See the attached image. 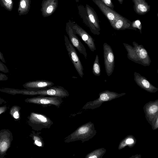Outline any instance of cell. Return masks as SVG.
I'll use <instances>...</instances> for the list:
<instances>
[{"instance_id": "cell-1", "label": "cell", "mask_w": 158, "mask_h": 158, "mask_svg": "<svg viewBox=\"0 0 158 158\" xmlns=\"http://www.w3.org/2000/svg\"><path fill=\"white\" fill-rule=\"evenodd\" d=\"M123 44L127 51V57L129 60L144 66L150 65L151 59L142 45H139L135 41L132 42L133 46L125 43Z\"/></svg>"}, {"instance_id": "cell-2", "label": "cell", "mask_w": 158, "mask_h": 158, "mask_svg": "<svg viewBox=\"0 0 158 158\" xmlns=\"http://www.w3.org/2000/svg\"><path fill=\"white\" fill-rule=\"evenodd\" d=\"M96 133L93 123L89 122L79 126L75 131L65 137L64 141L66 143L77 141H81L84 143L92 138Z\"/></svg>"}, {"instance_id": "cell-3", "label": "cell", "mask_w": 158, "mask_h": 158, "mask_svg": "<svg viewBox=\"0 0 158 158\" xmlns=\"http://www.w3.org/2000/svg\"><path fill=\"white\" fill-rule=\"evenodd\" d=\"M11 92L13 94H21L29 95L53 96L60 97L62 98H66L69 95L68 91L64 87L60 86H53L44 89L36 91L27 89H13Z\"/></svg>"}, {"instance_id": "cell-4", "label": "cell", "mask_w": 158, "mask_h": 158, "mask_svg": "<svg viewBox=\"0 0 158 158\" xmlns=\"http://www.w3.org/2000/svg\"><path fill=\"white\" fill-rule=\"evenodd\" d=\"M28 123L34 130L38 131L43 129H49L53 123L44 114L31 112L28 117Z\"/></svg>"}, {"instance_id": "cell-5", "label": "cell", "mask_w": 158, "mask_h": 158, "mask_svg": "<svg viewBox=\"0 0 158 158\" xmlns=\"http://www.w3.org/2000/svg\"><path fill=\"white\" fill-rule=\"evenodd\" d=\"M126 94L125 93L118 94L117 93L105 90L99 94V98L92 101L88 102L83 107V109H94L99 107L105 102L110 101Z\"/></svg>"}, {"instance_id": "cell-6", "label": "cell", "mask_w": 158, "mask_h": 158, "mask_svg": "<svg viewBox=\"0 0 158 158\" xmlns=\"http://www.w3.org/2000/svg\"><path fill=\"white\" fill-rule=\"evenodd\" d=\"M62 99L59 97L39 95L36 97L27 98L25 101L26 102L36 104L43 107L53 105L59 108L63 102Z\"/></svg>"}, {"instance_id": "cell-7", "label": "cell", "mask_w": 158, "mask_h": 158, "mask_svg": "<svg viewBox=\"0 0 158 158\" xmlns=\"http://www.w3.org/2000/svg\"><path fill=\"white\" fill-rule=\"evenodd\" d=\"M64 36L65 45L70 59L79 75L82 78L84 75L83 68L77 51L67 36Z\"/></svg>"}, {"instance_id": "cell-8", "label": "cell", "mask_w": 158, "mask_h": 158, "mask_svg": "<svg viewBox=\"0 0 158 158\" xmlns=\"http://www.w3.org/2000/svg\"><path fill=\"white\" fill-rule=\"evenodd\" d=\"M70 24L74 34L78 35L88 46L90 50L94 52L96 50L94 40L85 30L74 22L70 21Z\"/></svg>"}, {"instance_id": "cell-9", "label": "cell", "mask_w": 158, "mask_h": 158, "mask_svg": "<svg viewBox=\"0 0 158 158\" xmlns=\"http://www.w3.org/2000/svg\"><path fill=\"white\" fill-rule=\"evenodd\" d=\"M103 56L106 72L108 76L113 73L114 67V56L110 46L107 43L103 45Z\"/></svg>"}, {"instance_id": "cell-10", "label": "cell", "mask_w": 158, "mask_h": 158, "mask_svg": "<svg viewBox=\"0 0 158 158\" xmlns=\"http://www.w3.org/2000/svg\"><path fill=\"white\" fill-rule=\"evenodd\" d=\"M65 30L68 35L70 42L74 48H76L86 59L87 53L86 48L76 34L73 32L70 25V20L66 23Z\"/></svg>"}, {"instance_id": "cell-11", "label": "cell", "mask_w": 158, "mask_h": 158, "mask_svg": "<svg viewBox=\"0 0 158 158\" xmlns=\"http://www.w3.org/2000/svg\"><path fill=\"white\" fill-rule=\"evenodd\" d=\"M85 9L89 20L88 27L91 31L94 34H100V28L96 15L93 9L89 5H86Z\"/></svg>"}, {"instance_id": "cell-12", "label": "cell", "mask_w": 158, "mask_h": 158, "mask_svg": "<svg viewBox=\"0 0 158 158\" xmlns=\"http://www.w3.org/2000/svg\"><path fill=\"white\" fill-rule=\"evenodd\" d=\"M54 85L51 81L40 80L27 82L23 85V86L27 89L36 91L49 88Z\"/></svg>"}, {"instance_id": "cell-13", "label": "cell", "mask_w": 158, "mask_h": 158, "mask_svg": "<svg viewBox=\"0 0 158 158\" xmlns=\"http://www.w3.org/2000/svg\"><path fill=\"white\" fill-rule=\"evenodd\" d=\"M134 79L136 84L141 88L150 93H155L158 90L156 87L149 81L146 77L139 73L134 72Z\"/></svg>"}, {"instance_id": "cell-14", "label": "cell", "mask_w": 158, "mask_h": 158, "mask_svg": "<svg viewBox=\"0 0 158 158\" xmlns=\"http://www.w3.org/2000/svg\"><path fill=\"white\" fill-rule=\"evenodd\" d=\"M58 5V0H43L40 9L44 17L52 15L56 10Z\"/></svg>"}, {"instance_id": "cell-15", "label": "cell", "mask_w": 158, "mask_h": 158, "mask_svg": "<svg viewBox=\"0 0 158 158\" xmlns=\"http://www.w3.org/2000/svg\"><path fill=\"white\" fill-rule=\"evenodd\" d=\"M157 101L156 103L154 102L152 103H149L148 105L147 106L145 107L146 112L145 114L147 119H148V121L151 122V123H153L154 122V120L155 119V118L158 117V107Z\"/></svg>"}, {"instance_id": "cell-16", "label": "cell", "mask_w": 158, "mask_h": 158, "mask_svg": "<svg viewBox=\"0 0 158 158\" xmlns=\"http://www.w3.org/2000/svg\"><path fill=\"white\" fill-rule=\"evenodd\" d=\"M31 0H19L17 9L19 15H26L30 11Z\"/></svg>"}, {"instance_id": "cell-17", "label": "cell", "mask_w": 158, "mask_h": 158, "mask_svg": "<svg viewBox=\"0 0 158 158\" xmlns=\"http://www.w3.org/2000/svg\"><path fill=\"white\" fill-rule=\"evenodd\" d=\"M41 133L40 131H37L35 133L34 131H32L30 135L34 141V144L39 147H44V143L43 138L40 135Z\"/></svg>"}, {"instance_id": "cell-18", "label": "cell", "mask_w": 158, "mask_h": 158, "mask_svg": "<svg viewBox=\"0 0 158 158\" xmlns=\"http://www.w3.org/2000/svg\"><path fill=\"white\" fill-rule=\"evenodd\" d=\"M112 25L115 29L118 30H124L129 28L131 29L130 27L129 24L126 23V22L122 19L118 20L114 23H112Z\"/></svg>"}, {"instance_id": "cell-19", "label": "cell", "mask_w": 158, "mask_h": 158, "mask_svg": "<svg viewBox=\"0 0 158 158\" xmlns=\"http://www.w3.org/2000/svg\"><path fill=\"white\" fill-rule=\"evenodd\" d=\"M106 152L105 149L102 148L95 150L87 154L86 158H99L102 156Z\"/></svg>"}, {"instance_id": "cell-20", "label": "cell", "mask_w": 158, "mask_h": 158, "mask_svg": "<svg viewBox=\"0 0 158 158\" xmlns=\"http://www.w3.org/2000/svg\"><path fill=\"white\" fill-rule=\"evenodd\" d=\"M135 3L136 9L139 12L143 13L148 11V6L143 0H136Z\"/></svg>"}, {"instance_id": "cell-21", "label": "cell", "mask_w": 158, "mask_h": 158, "mask_svg": "<svg viewBox=\"0 0 158 158\" xmlns=\"http://www.w3.org/2000/svg\"><path fill=\"white\" fill-rule=\"evenodd\" d=\"M92 72L93 74L96 76H99L101 74V67L99 62V56L98 55L96 56L95 59L93 64Z\"/></svg>"}, {"instance_id": "cell-22", "label": "cell", "mask_w": 158, "mask_h": 158, "mask_svg": "<svg viewBox=\"0 0 158 158\" xmlns=\"http://www.w3.org/2000/svg\"><path fill=\"white\" fill-rule=\"evenodd\" d=\"M100 5V7L102 10L103 11L106 15L108 19L110 21H113L115 20L116 16L114 13L113 12L108 8L107 7H106L104 5Z\"/></svg>"}, {"instance_id": "cell-23", "label": "cell", "mask_w": 158, "mask_h": 158, "mask_svg": "<svg viewBox=\"0 0 158 158\" xmlns=\"http://www.w3.org/2000/svg\"><path fill=\"white\" fill-rule=\"evenodd\" d=\"M0 5L7 10L11 11L13 8V0H0Z\"/></svg>"}, {"instance_id": "cell-24", "label": "cell", "mask_w": 158, "mask_h": 158, "mask_svg": "<svg viewBox=\"0 0 158 158\" xmlns=\"http://www.w3.org/2000/svg\"><path fill=\"white\" fill-rule=\"evenodd\" d=\"M9 141L7 139H2L0 142V152H5L8 148Z\"/></svg>"}, {"instance_id": "cell-25", "label": "cell", "mask_w": 158, "mask_h": 158, "mask_svg": "<svg viewBox=\"0 0 158 158\" xmlns=\"http://www.w3.org/2000/svg\"><path fill=\"white\" fill-rule=\"evenodd\" d=\"M11 114L15 119H18L19 117V115L17 109L16 107H14L11 110Z\"/></svg>"}, {"instance_id": "cell-26", "label": "cell", "mask_w": 158, "mask_h": 158, "mask_svg": "<svg viewBox=\"0 0 158 158\" xmlns=\"http://www.w3.org/2000/svg\"><path fill=\"white\" fill-rule=\"evenodd\" d=\"M0 71L5 73L9 72L7 67L1 61H0Z\"/></svg>"}, {"instance_id": "cell-27", "label": "cell", "mask_w": 158, "mask_h": 158, "mask_svg": "<svg viewBox=\"0 0 158 158\" xmlns=\"http://www.w3.org/2000/svg\"><path fill=\"white\" fill-rule=\"evenodd\" d=\"M141 24L140 21L139 20H137L135 21L134 24L132 26L133 27L137 28L139 29L141 33Z\"/></svg>"}, {"instance_id": "cell-28", "label": "cell", "mask_w": 158, "mask_h": 158, "mask_svg": "<svg viewBox=\"0 0 158 158\" xmlns=\"http://www.w3.org/2000/svg\"><path fill=\"white\" fill-rule=\"evenodd\" d=\"M126 146L129 145L130 146L132 145L134 143V140L132 138H128L125 140Z\"/></svg>"}, {"instance_id": "cell-29", "label": "cell", "mask_w": 158, "mask_h": 158, "mask_svg": "<svg viewBox=\"0 0 158 158\" xmlns=\"http://www.w3.org/2000/svg\"><path fill=\"white\" fill-rule=\"evenodd\" d=\"M8 77L6 75L0 73V81H6L8 80Z\"/></svg>"}, {"instance_id": "cell-30", "label": "cell", "mask_w": 158, "mask_h": 158, "mask_svg": "<svg viewBox=\"0 0 158 158\" xmlns=\"http://www.w3.org/2000/svg\"><path fill=\"white\" fill-rule=\"evenodd\" d=\"M103 2L108 6L111 7L112 5L111 3V0H102Z\"/></svg>"}, {"instance_id": "cell-31", "label": "cell", "mask_w": 158, "mask_h": 158, "mask_svg": "<svg viewBox=\"0 0 158 158\" xmlns=\"http://www.w3.org/2000/svg\"><path fill=\"white\" fill-rule=\"evenodd\" d=\"M0 60L3 63H6V61L4 58L3 53L0 51Z\"/></svg>"}, {"instance_id": "cell-32", "label": "cell", "mask_w": 158, "mask_h": 158, "mask_svg": "<svg viewBox=\"0 0 158 158\" xmlns=\"http://www.w3.org/2000/svg\"><path fill=\"white\" fill-rule=\"evenodd\" d=\"M5 109L4 108H0V114L5 110Z\"/></svg>"}, {"instance_id": "cell-33", "label": "cell", "mask_w": 158, "mask_h": 158, "mask_svg": "<svg viewBox=\"0 0 158 158\" xmlns=\"http://www.w3.org/2000/svg\"><path fill=\"white\" fill-rule=\"evenodd\" d=\"M75 0L76 2L77 3V2H79L80 0Z\"/></svg>"}]
</instances>
